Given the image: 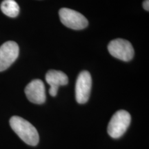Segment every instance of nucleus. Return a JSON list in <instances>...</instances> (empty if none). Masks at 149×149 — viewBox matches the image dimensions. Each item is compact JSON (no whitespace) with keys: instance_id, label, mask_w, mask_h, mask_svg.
I'll use <instances>...</instances> for the list:
<instances>
[{"instance_id":"2","label":"nucleus","mask_w":149,"mask_h":149,"mask_svg":"<svg viewBox=\"0 0 149 149\" xmlns=\"http://www.w3.org/2000/svg\"><path fill=\"white\" fill-rule=\"evenodd\" d=\"M130 121L131 117L128 112L124 110L117 111L111 117L109 123L108 133L113 138H120L126 131L130 124Z\"/></svg>"},{"instance_id":"1","label":"nucleus","mask_w":149,"mask_h":149,"mask_svg":"<svg viewBox=\"0 0 149 149\" xmlns=\"http://www.w3.org/2000/svg\"><path fill=\"white\" fill-rule=\"evenodd\" d=\"M10 125L14 132L26 144L36 146L40 137L35 126L27 120L19 116H13L10 120Z\"/></svg>"},{"instance_id":"4","label":"nucleus","mask_w":149,"mask_h":149,"mask_svg":"<svg viewBox=\"0 0 149 149\" xmlns=\"http://www.w3.org/2000/svg\"><path fill=\"white\" fill-rule=\"evenodd\" d=\"M110 54L115 58L124 61H128L133 59L134 49L128 41L123 39H116L111 41L108 46Z\"/></svg>"},{"instance_id":"7","label":"nucleus","mask_w":149,"mask_h":149,"mask_svg":"<svg viewBox=\"0 0 149 149\" xmlns=\"http://www.w3.org/2000/svg\"><path fill=\"white\" fill-rule=\"evenodd\" d=\"M25 94L28 100L33 104H42L46 101L45 86L40 79L31 81L26 87Z\"/></svg>"},{"instance_id":"9","label":"nucleus","mask_w":149,"mask_h":149,"mask_svg":"<svg viewBox=\"0 0 149 149\" xmlns=\"http://www.w3.org/2000/svg\"><path fill=\"white\" fill-rule=\"evenodd\" d=\"M1 10L10 17H16L19 13V6L15 0H3L1 3Z\"/></svg>"},{"instance_id":"6","label":"nucleus","mask_w":149,"mask_h":149,"mask_svg":"<svg viewBox=\"0 0 149 149\" xmlns=\"http://www.w3.org/2000/svg\"><path fill=\"white\" fill-rule=\"evenodd\" d=\"M19 48L16 42L8 41L0 46V72L6 70L19 56Z\"/></svg>"},{"instance_id":"8","label":"nucleus","mask_w":149,"mask_h":149,"mask_svg":"<svg viewBox=\"0 0 149 149\" xmlns=\"http://www.w3.org/2000/svg\"><path fill=\"white\" fill-rule=\"evenodd\" d=\"M46 81L50 85V95L55 97L57 95L59 87L68 84V78L64 72L60 70H50L46 74Z\"/></svg>"},{"instance_id":"3","label":"nucleus","mask_w":149,"mask_h":149,"mask_svg":"<svg viewBox=\"0 0 149 149\" xmlns=\"http://www.w3.org/2000/svg\"><path fill=\"white\" fill-rule=\"evenodd\" d=\"M61 23L69 29L81 30L88 26L87 19L79 12L72 9L62 8L59 11Z\"/></svg>"},{"instance_id":"5","label":"nucleus","mask_w":149,"mask_h":149,"mask_svg":"<svg viewBox=\"0 0 149 149\" xmlns=\"http://www.w3.org/2000/svg\"><path fill=\"white\" fill-rule=\"evenodd\" d=\"M92 78L86 70L81 72L78 76L75 85V98L77 103L85 104L90 97Z\"/></svg>"},{"instance_id":"10","label":"nucleus","mask_w":149,"mask_h":149,"mask_svg":"<svg viewBox=\"0 0 149 149\" xmlns=\"http://www.w3.org/2000/svg\"><path fill=\"white\" fill-rule=\"evenodd\" d=\"M143 7L146 10H149V0H145L143 2Z\"/></svg>"}]
</instances>
